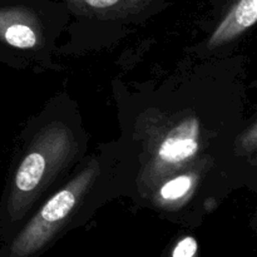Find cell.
I'll use <instances>...</instances> for the list:
<instances>
[{
	"instance_id": "obj_1",
	"label": "cell",
	"mask_w": 257,
	"mask_h": 257,
	"mask_svg": "<svg viewBox=\"0 0 257 257\" xmlns=\"http://www.w3.org/2000/svg\"><path fill=\"white\" fill-rule=\"evenodd\" d=\"M88 181L89 173H83L69 187H65L53 196L13 243L10 257H28L40 250L72 212L78 196Z\"/></svg>"
},
{
	"instance_id": "obj_2",
	"label": "cell",
	"mask_w": 257,
	"mask_h": 257,
	"mask_svg": "<svg viewBox=\"0 0 257 257\" xmlns=\"http://www.w3.org/2000/svg\"><path fill=\"white\" fill-rule=\"evenodd\" d=\"M198 120L188 118L173 128L158 150L161 160L170 165H178L190 160L198 150Z\"/></svg>"
},
{
	"instance_id": "obj_3",
	"label": "cell",
	"mask_w": 257,
	"mask_h": 257,
	"mask_svg": "<svg viewBox=\"0 0 257 257\" xmlns=\"http://www.w3.org/2000/svg\"><path fill=\"white\" fill-rule=\"evenodd\" d=\"M257 20V0H238L230 14L221 23L210 40L211 45H218L232 39L243 30L252 27Z\"/></svg>"
},
{
	"instance_id": "obj_4",
	"label": "cell",
	"mask_w": 257,
	"mask_h": 257,
	"mask_svg": "<svg viewBox=\"0 0 257 257\" xmlns=\"http://www.w3.org/2000/svg\"><path fill=\"white\" fill-rule=\"evenodd\" d=\"M47 161L38 151H33L20 163L15 176V186L22 192H30L34 190L44 177Z\"/></svg>"
},
{
	"instance_id": "obj_5",
	"label": "cell",
	"mask_w": 257,
	"mask_h": 257,
	"mask_svg": "<svg viewBox=\"0 0 257 257\" xmlns=\"http://www.w3.org/2000/svg\"><path fill=\"white\" fill-rule=\"evenodd\" d=\"M4 39L8 44L19 49H29L37 44L34 30L23 23H13L4 29Z\"/></svg>"
},
{
	"instance_id": "obj_6",
	"label": "cell",
	"mask_w": 257,
	"mask_h": 257,
	"mask_svg": "<svg viewBox=\"0 0 257 257\" xmlns=\"http://www.w3.org/2000/svg\"><path fill=\"white\" fill-rule=\"evenodd\" d=\"M72 2L77 3L82 7L89 8V9L98 10V12H107V10L135 7L145 0H72Z\"/></svg>"
},
{
	"instance_id": "obj_7",
	"label": "cell",
	"mask_w": 257,
	"mask_h": 257,
	"mask_svg": "<svg viewBox=\"0 0 257 257\" xmlns=\"http://www.w3.org/2000/svg\"><path fill=\"white\" fill-rule=\"evenodd\" d=\"M192 181L188 176H180L177 178H173L172 181L166 183L161 190V196L165 200H177L185 196L190 191Z\"/></svg>"
},
{
	"instance_id": "obj_8",
	"label": "cell",
	"mask_w": 257,
	"mask_h": 257,
	"mask_svg": "<svg viewBox=\"0 0 257 257\" xmlns=\"http://www.w3.org/2000/svg\"><path fill=\"white\" fill-rule=\"evenodd\" d=\"M197 241L193 237H185L176 245L172 257H196L197 253Z\"/></svg>"
}]
</instances>
